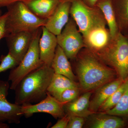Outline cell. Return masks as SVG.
Returning a JSON list of instances; mask_svg holds the SVG:
<instances>
[{"label": "cell", "instance_id": "cell-1", "mask_svg": "<svg viewBox=\"0 0 128 128\" xmlns=\"http://www.w3.org/2000/svg\"><path fill=\"white\" fill-rule=\"evenodd\" d=\"M74 60L79 87L83 91H92L116 79L114 69L86 48H82Z\"/></svg>", "mask_w": 128, "mask_h": 128}, {"label": "cell", "instance_id": "cell-2", "mask_svg": "<svg viewBox=\"0 0 128 128\" xmlns=\"http://www.w3.org/2000/svg\"><path fill=\"white\" fill-rule=\"evenodd\" d=\"M54 74L51 66L44 64L26 76L15 90V103L22 105L42 100L47 96Z\"/></svg>", "mask_w": 128, "mask_h": 128}, {"label": "cell", "instance_id": "cell-3", "mask_svg": "<svg viewBox=\"0 0 128 128\" xmlns=\"http://www.w3.org/2000/svg\"><path fill=\"white\" fill-rule=\"evenodd\" d=\"M6 8V38L18 32H34L44 26L47 22V19L34 14L22 2H14Z\"/></svg>", "mask_w": 128, "mask_h": 128}, {"label": "cell", "instance_id": "cell-4", "mask_svg": "<svg viewBox=\"0 0 128 128\" xmlns=\"http://www.w3.org/2000/svg\"><path fill=\"white\" fill-rule=\"evenodd\" d=\"M96 55L114 69L118 77L124 80L128 78V36L118 32L106 48Z\"/></svg>", "mask_w": 128, "mask_h": 128}, {"label": "cell", "instance_id": "cell-5", "mask_svg": "<svg viewBox=\"0 0 128 128\" xmlns=\"http://www.w3.org/2000/svg\"><path fill=\"white\" fill-rule=\"evenodd\" d=\"M42 32V27L37 30L23 58L17 66L11 69L8 76V81L11 82V90H15L25 76L44 64L40 59L39 48V41Z\"/></svg>", "mask_w": 128, "mask_h": 128}, {"label": "cell", "instance_id": "cell-6", "mask_svg": "<svg viewBox=\"0 0 128 128\" xmlns=\"http://www.w3.org/2000/svg\"><path fill=\"white\" fill-rule=\"evenodd\" d=\"M70 2V17L82 36L94 28L107 26L103 14L97 6L90 7L82 0H72Z\"/></svg>", "mask_w": 128, "mask_h": 128}, {"label": "cell", "instance_id": "cell-7", "mask_svg": "<svg viewBox=\"0 0 128 128\" xmlns=\"http://www.w3.org/2000/svg\"><path fill=\"white\" fill-rule=\"evenodd\" d=\"M58 45L68 59L74 60L85 48L83 37L71 17L60 34L56 36Z\"/></svg>", "mask_w": 128, "mask_h": 128}, {"label": "cell", "instance_id": "cell-8", "mask_svg": "<svg viewBox=\"0 0 128 128\" xmlns=\"http://www.w3.org/2000/svg\"><path fill=\"white\" fill-rule=\"evenodd\" d=\"M64 105L48 92L46 97L36 104L22 105V114L26 118H29L36 113H45L55 118H60L66 114Z\"/></svg>", "mask_w": 128, "mask_h": 128}, {"label": "cell", "instance_id": "cell-9", "mask_svg": "<svg viewBox=\"0 0 128 128\" xmlns=\"http://www.w3.org/2000/svg\"><path fill=\"white\" fill-rule=\"evenodd\" d=\"M10 84L9 81L0 80V122L18 124L20 122L22 105L10 103L7 99Z\"/></svg>", "mask_w": 128, "mask_h": 128}, {"label": "cell", "instance_id": "cell-10", "mask_svg": "<svg viewBox=\"0 0 128 128\" xmlns=\"http://www.w3.org/2000/svg\"><path fill=\"white\" fill-rule=\"evenodd\" d=\"M37 31L18 32L9 34L5 38L8 53L14 57L18 64L27 52Z\"/></svg>", "mask_w": 128, "mask_h": 128}, {"label": "cell", "instance_id": "cell-11", "mask_svg": "<svg viewBox=\"0 0 128 128\" xmlns=\"http://www.w3.org/2000/svg\"><path fill=\"white\" fill-rule=\"evenodd\" d=\"M107 26H102L94 28L82 36L85 48L95 54L106 48L112 39Z\"/></svg>", "mask_w": 128, "mask_h": 128}, {"label": "cell", "instance_id": "cell-12", "mask_svg": "<svg viewBox=\"0 0 128 128\" xmlns=\"http://www.w3.org/2000/svg\"><path fill=\"white\" fill-rule=\"evenodd\" d=\"M71 2L61 1L52 15L47 19L44 26L57 36L60 34L70 19Z\"/></svg>", "mask_w": 128, "mask_h": 128}, {"label": "cell", "instance_id": "cell-13", "mask_svg": "<svg viewBox=\"0 0 128 128\" xmlns=\"http://www.w3.org/2000/svg\"><path fill=\"white\" fill-rule=\"evenodd\" d=\"M39 41L40 59L44 64L51 66L58 43L57 36L49 31L44 26Z\"/></svg>", "mask_w": 128, "mask_h": 128}, {"label": "cell", "instance_id": "cell-14", "mask_svg": "<svg viewBox=\"0 0 128 128\" xmlns=\"http://www.w3.org/2000/svg\"><path fill=\"white\" fill-rule=\"evenodd\" d=\"M124 81L118 77L96 89L94 96L90 101V110L94 113L98 112L101 106L119 87Z\"/></svg>", "mask_w": 128, "mask_h": 128}, {"label": "cell", "instance_id": "cell-15", "mask_svg": "<svg viewBox=\"0 0 128 128\" xmlns=\"http://www.w3.org/2000/svg\"><path fill=\"white\" fill-rule=\"evenodd\" d=\"M92 92H85L82 96L64 104V108L66 114L86 118L94 114L89 109Z\"/></svg>", "mask_w": 128, "mask_h": 128}, {"label": "cell", "instance_id": "cell-16", "mask_svg": "<svg viewBox=\"0 0 128 128\" xmlns=\"http://www.w3.org/2000/svg\"><path fill=\"white\" fill-rule=\"evenodd\" d=\"M88 127L92 128H121L126 125L123 119L105 112L93 114L89 116Z\"/></svg>", "mask_w": 128, "mask_h": 128}, {"label": "cell", "instance_id": "cell-17", "mask_svg": "<svg viewBox=\"0 0 128 128\" xmlns=\"http://www.w3.org/2000/svg\"><path fill=\"white\" fill-rule=\"evenodd\" d=\"M60 2L61 0H26L23 2L36 16L48 19Z\"/></svg>", "mask_w": 128, "mask_h": 128}, {"label": "cell", "instance_id": "cell-18", "mask_svg": "<svg viewBox=\"0 0 128 128\" xmlns=\"http://www.w3.org/2000/svg\"><path fill=\"white\" fill-rule=\"evenodd\" d=\"M68 60L64 50L58 45L51 67L54 73L65 76L76 81V76L73 73L71 64Z\"/></svg>", "mask_w": 128, "mask_h": 128}, {"label": "cell", "instance_id": "cell-19", "mask_svg": "<svg viewBox=\"0 0 128 128\" xmlns=\"http://www.w3.org/2000/svg\"><path fill=\"white\" fill-rule=\"evenodd\" d=\"M96 6L100 9L103 14L112 38H113L119 31L113 5L112 0H99Z\"/></svg>", "mask_w": 128, "mask_h": 128}, {"label": "cell", "instance_id": "cell-20", "mask_svg": "<svg viewBox=\"0 0 128 128\" xmlns=\"http://www.w3.org/2000/svg\"><path fill=\"white\" fill-rule=\"evenodd\" d=\"M79 87L76 81L59 74H54L48 89V92L57 99L66 89Z\"/></svg>", "mask_w": 128, "mask_h": 128}, {"label": "cell", "instance_id": "cell-21", "mask_svg": "<svg viewBox=\"0 0 128 128\" xmlns=\"http://www.w3.org/2000/svg\"><path fill=\"white\" fill-rule=\"evenodd\" d=\"M118 31L128 36V0H112Z\"/></svg>", "mask_w": 128, "mask_h": 128}, {"label": "cell", "instance_id": "cell-22", "mask_svg": "<svg viewBox=\"0 0 128 128\" xmlns=\"http://www.w3.org/2000/svg\"><path fill=\"white\" fill-rule=\"evenodd\" d=\"M128 88V78L124 81L119 87L101 106L98 112H105L114 107Z\"/></svg>", "mask_w": 128, "mask_h": 128}, {"label": "cell", "instance_id": "cell-23", "mask_svg": "<svg viewBox=\"0 0 128 128\" xmlns=\"http://www.w3.org/2000/svg\"><path fill=\"white\" fill-rule=\"evenodd\" d=\"M105 112L118 116L128 118V88L116 105Z\"/></svg>", "mask_w": 128, "mask_h": 128}, {"label": "cell", "instance_id": "cell-24", "mask_svg": "<svg viewBox=\"0 0 128 128\" xmlns=\"http://www.w3.org/2000/svg\"><path fill=\"white\" fill-rule=\"evenodd\" d=\"M80 89V87H77L66 89L60 94L57 100L64 104L70 102L78 97Z\"/></svg>", "mask_w": 128, "mask_h": 128}, {"label": "cell", "instance_id": "cell-25", "mask_svg": "<svg viewBox=\"0 0 128 128\" xmlns=\"http://www.w3.org/2000/svg\"><path fill=\"white\" fill-rule=\"evenodd\" d=\"M0 61V73L13 68L18 65L16 60L9 53L6 55H2Z\"/></svg>", "mask_w": 128, "mask_h": 128}, {"label": "cell", "instance_id": "cell-26", "mask_svg": "<svg viewBox=\"0 0 128 128\" xmlns=\"http://www.w3.org/2000/svg\"><path fill=\"white\" fill-rule=\"evenodd\" d=\"M85 122V118L78 116H70V120L66 128H82Z\"/></svg>", "mask_w": 128, "mask_h": 128}, {"label": "cell", "instance_id": "cell-27", "mask_svg": "<svg viewBox=\"0 0 128 128\" xmlns=\"http://www.w3.org/2000/svg\"><path fill=\"white\" fill-rule=\"evenodd\" d=\"M70 118V115L66 114L64 116L60 118L57 122L51 128H66L68 124Z\"/></svg>", "mask_w": 128, "mask_h": 128}, {"label": "cell", "instance_id": "cell-28", "mask_svg": "<svg viewBox=\"0 0 128 128\" xmlns=\"http://www.w3.org/2000/svg\"><path fill=\"white\" fill-rule=\"evenodd\" d=\"M7 16V12L0 16V41L6 37V23Z\"/></svg>", "mask_w": 128, "mask_h": 128}, {"label": "cell", "instance_id": "cell-29", "mask_svg": "<svg viewBox=\"0 0 128 128\" xmlns=\"http://www.w3.org/2000/svg\"><path fill=\"white\" fill-rule=\"evenodd\" d=\"M26 0H0V8L7 7L12 3L18 2H24Z\"/></svg>", "mask_w": 128, "mask_h": 128}, {"label": "cell", "instance_id": "cell-30", "mask_svg": "<svg viewBox=\"0 0 128 128\" xmlns=\"http://www.w3.org/2000/svg\"><path fill=\"white\" fill-rule=\"evenodd\" d=\"M86 4L90 7H93L96 6L97 3L99 0H82Z\"/></svg>", "mask_w": 128, "mask_h": 128}, {"label": "cell", "instance_id": "cell-31", "mask_svg": "<svg viewBox=\"0 0 128 128\" xmlns=\"http://www.w3.org/2000/svg\"><path fill=\"white\" fill-rule=\"evenodd\" d=\"M9 126L6 123L1 122H0V128H8Z\"/></svg>", "mask_w": 128, "mask_h": 128}, {"label": "cell", "instance_id": "cell-32", "mask_svg": "<svg viewBox=\"0 0 128 128\" xmlns=\"http://www.w3.org/2000/svg\"><path fill=\"white\" fill-rule=\"evenodd\" d=\"M2 15V12L1 10L0 9V16H1Z\"/></svg>", "mask_w": 128, "mask_h": 128}]
</instances>
